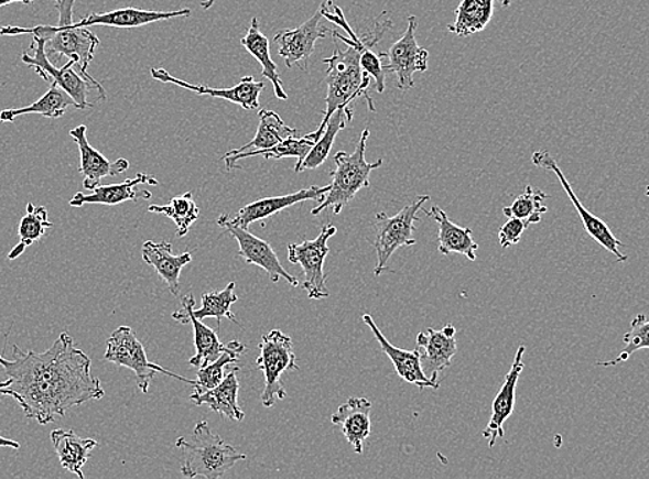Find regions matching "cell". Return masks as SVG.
Instances as JSON below:
<instances>
[{
    "mask_svg": "<svg viewBox=\"0 0 649 479\" xmlns=\"http://www.w3.org/2000/svg\"><path fill=\"white\" fill-rule=\"evenodd\" d=\"M336 232L335 226L322 227L320 236L314 241L289 244L288 260L292 264L302 266L304 272L303 290L307 292L311 301H322V298L329 297L324 263L329 253L328 241L336 236Z\"/></svg>",
    "mask_w": 649,
    "mask_h": 479,
    "instance_id": "10",
    "label": "cell"
},
{
    "mask_svg": "<svg viewBox=\"0 0 649 479\" xmlns=\"http://www.w3.org/2000/svg\"><path fill=\"white\" fill-rule=\"evenodd\" d=\"M230 350L223 352L216 361L202 367L196 373V384L194 385L195 393H204V391L217 388L225 380V368L227 364L237 362L239 357L245 352V346L239 341H230Z\"/></svg>",
    "mask_w": 649,
    "mask_h": 479,
    "instance_id": "38",
    "label": "cell"
},
{
    "mask_svg": "<svg viewBox=\"0 0 649 479\" xmlns=\"http://www.w3.org/2000/svg\"><path fill=\"white\" fill-rule=\"evenodd\" d=\"M532 163L534 166L544 168V171L555 173V176L559 177L566 195H569L571 203L574 204L577 215H580L583 227H585L588 236H591L594 241L602 244L605 250H608L609 253H613L618 263H625L629 258L620 252V248H624V243L614 236V232L610 231L607 222L598 219V217L594 216L592 211H588L585 206H583L580 198L576 197L574 188L571 187L569 179L564 176L563 171H561L552 154L547 150H539L532 155Z\"/></svg>",
    "mask_w": 649,
    "mask_h": 479,
    "instance_id": "12",
    "label": "cell"
},
{
    "mask_svg": "<svg viewBox=\"0 0 649 479\" xmlns=\"http://www.w3.org/2000/svg\"><path fill=\"white\" fill-rule=\"evenodd\" d=\"M217 225L221 228H226L227 232L231 233L234 239H237V242L239 243V258L245 259L248 264H255L260 266V269H263L267 274H269L270 280L274 283L285 280L289 285L293 287L299 286L298 277L289 274V272L283 269L280 259H278V255L274 252V249L271 248L270 243H267L263 239L255 237L253 233L249 232L248 228L232 225L230 217L227 215L220 216V219L217 220Z\"/></svg>",
    "mask_w": 649,
    "mask_h": 479,
    "instance_id": "13",
    "label": "cell"
},
{
    "mask_svg": "<svg viewBox=\"0 0 649 479\" xmlns=\"http://www.w3.org/2000/svg\"><path fill=\"white\" fill-rule=\"evenodd\" d=\"M523 353H526V347H518L515 362H512L498 395L495 396L493 415H490L488 426L483 433V437L488 439L489 448H494L496 440L505 437V423L515 411L517 383L523 369Z\"/></svg>",
    "mask_w": 649,
    "mask_h": 479,
    "instance_id": "21",
    "label": "cell"
},
{
    "mask_svg": "<svg viewBox=\"0 0 649 479\" xmlns=\"http://www.w3.org/2000/svg\"><path fill=\"white\" fill-rule=\"evenodd\" d=\"M238 370L239 368H232L231 372L215 389L204 391V393H195L194 391L190 395V400L196 406L207 405L213 412L241 423L245 418V413L238 405Z\"/></svg>",
    "mask_w": 649,
    "mask_h": 479,
    "instance_id": "26",
    "label": "cell"
},
{
    "mask_svg": "<svg viewBox=\"0 0 649 479\" xmlns=\"http://www.w3.org/2000/svg\"><path fill=\"white\" fill-rule=\"evenodd\" d=\"M0 448L20 449V444L15 443V440H13V439H8V438L2 437V435H0Z\"/></svg>",
    "mask_w": 649,
    "mask_h": 479,
    "instance_id": "43",
    "label": "cell"
},
{
    "mask_svg": "<svg viewBox=\"0 0 649 479\" xmlns=\"http://www.w3.org/2000/svg\"><path fill=\"white\" fill-rule=\"evenodd\" d=\"M315 140L311 139L310 135H304L302 139L289 138L281 141L280 144L272 146V149L260 150V151H248L242 154L223 156V161L226 162L227 171L231 172L234 168H242L237 165L238 161L248 160V157L263 155L266 160H283V157H298L296 167L294 172L300 173V166L307 157L309 152L313 149Z\"/></svg>",
    "mask_w": 649,
    "mask_h": 479,
    "instance_id": "32",
    "label": "cell"
},
{
    "mask_svg": "<svg viewBox=\"0 0 649 479\" xmlns=\"http://www.w3.org/2000/svg\"><path fill=\"white\" fill-rule=\"evenodd\" d=\"M190 9L177 10V12H152V10L125 8L108 13L87 14L75 25L85 26V29L93 25L113 26V29H139V26L156 23V21L190 18Z\"/></svg>",
    "mask_w": 649,
    "mask_h": 479,
    "instance_id": "23",
    "label": "cell"
},
{
    "mask_svg": "<svg viewBox=\"0 0 649 479\" xmlns=\"http://www.w3.org/2000/svg\"><path fill=\"white\" fill-rule=\"evenodd\" d=\"M172 243L147 241L143 244V259L147 264L154 266L156 274L166 283L173 296H179L180 274L185 265L193 261L191 253L174 255Z\"/></svg>",
    "mask_w": 649,
    "mask_h": 479,
    "instance_id": "25",
    "label": "cell"
},
{
    "mask_svg": "<svg viewBox=\"0 0 649 479\" xmlns=\"http://www.w3.org/2000/svg\"><path fill=\"white\" fill-rule=\"evenodd\" d=\"M386 53H375L374 47H367L361 54V67L370 78L375 79L376 91L383 92L386 89V70L380 58H385Z\"/></svg>",
    "mask_w": 649,
    "mask_h": 479,
    "instance_id": "41",
    "label": "cell"
},
{
    "mask_svg": "<svg viewBox=\"0 0 649 479\" xmlns=\"http://www.w3.org/2000/svg\"><path fill=\"white\" fill-rule=\"evenodd\" d=\"M363 320L369 326V329L372 330L375 339L378 340L380 348L383 350L386 356L391 359L398 375H400L402 380H405L409 384L417 385L419 390L440 389V383H437V381L431 380L423 372L422 363H420V353L417 348H414L413 351H407L392 346L391 342L386 339V336L381 334L378 326H376L374 318L370 317V314H365Z\"/></svg>",
    "mask_w": 649,
    "mask_h": 479,
    "instance_id": "22",
    "label": "cell"
},
{
    "mask_svg": "<svg viewBox=\"0 0 649 479\" xmlns=\"http://www.w3.org/2000/svg\"><path fill=\"white\" fill-rule=\"evenodd\" d=\"M238 302L236 293V282H230L226 290L221 292H207L202 296V307L194 309V315L198 319L216 318L217 325L220 326L221 318L230 319L238 325L236 315L231 313V306Z\"/></svg>",
    "mask_w": 649,
    "mask_h": 479,
    "instance_id": "37",
    "label": "cell"
},
{
    "mask_svg": "<svg viewBox=\"0 0 649 479\" xmlns=\"http://www.w3.org/2000/svg\"><path fill=\"white\" fill-rule=\"evenodd\" d=\"M495 0H462L455 10L456 20L448 31L461 37L477 34L487 29L495 10ZM501 8H509L511 0H499Z\"/></svg>",
    "mask_w": 649,
    "mask_h": 479,
    "instance_id": "29",
    "label": "cell"
},
{
    "mask_svg": "<svg viewBox=\"0 0 649 479\" xmlns=\"http://www.w3.org/2000/svg\"><path fill=\"white\" fill-rule=\"evenodd\" d=\"M215 4V0H205V2L201 3L202 9L207 10L210 9Z\"/></svg>",
    "mask_w": 649,
    "mask_h": 479,
    "instance_id": "45",
    "label": "cell"
},
{
    "mask_svg": "<svg viewBox=\"0 0 649 479\" xmlns=\"http://www.w3.org/2000/svg\"><path fill=\"white\" fill-rule=\"evenodd\" d=\"M182 304L183 308L180 309V312L174 313L172 317L180 324H191L194 326L196 353L190 359L188 363L191 367L195 368L206 367V364L216 361L223 352L230 350L231 342H228V345L221 342L215 330L207 328L205 324H202L201 319L195 317L193 313L195 306V297L193 293L185 295Z\"/></svg>",
    "mask_w": 649,
    "mask_h": 479,
    "instance_id": "18",
    "label": "cell"
},
{
    "mask_svg": "<svg viewBox=\"0 0 649 479\" xmlns=\"http://www.w3.org/2000/svg\"><path fill=\"white\" fill-rule=\"evenodd\" d=\"M54 450L65 470L75 473L80 479L85 478L82 468L90 459L91 451L98 446L97 440L80 438L73 429H54L51 435Z\"/></svg>",
    "mask_w": 649,
    "mask_h": 479,
    "instance_id": "28",
    "label": "cell"
},
{
    "mask_svg": "<svg viewBox=\"0 0 649 479\" xmlns=\"http://www.w3.org/2000/svg\"><path fill=\"white\" fill-rule=\"evenodd\" d=\"M428 200H430L429 195H420L396 216H387L383 211L376 215L374 242L376 254H378V264L375 266L376 276L387 270V263L398 249L413 247L417 243V239L413 238V232L417 230L414 222L420 221L418 211Z\"/></svg>",
    "mask_w": 649,
    "mask_h": 479,
    "instance_id": "8",
    "label": "cell"
},
{
    "mask_svg": "<svg viewBox=\"0 0 649 479\" xmlns=\"http://www.w3.org/2000/svg\"><path fill=\"white\" fill-rule=\"evenodd\" d=\"M151 76L162 84L176 85L194 91L198 96H210L215 99L231 101L248 111L259 110L260 95L264 90L263 81H256L253 76H245L238 85L230 87V89H215V87L188 84V81L177 79L176 76L169 74L163 68H152Z\"/></svg>",
    "mask_w": 649,
    "mask_h": 479,
    "instance_id": "15",
    "label": "cell"
},
{
    "mask_svg": "<svg viewBox=\"0 0 649 479\" xmlns=\"http://www.w3.org/2000/svg\"><path fill=\"white\" fill-rule=\"evenodd\" d=\"M149 211L172 219L177 227L179 238L187 236L191 226L199 219V208L195 204L193 193L180 195L166 205H151Z\"/></svg>",
    "mask_w": 649,
    "mask_h": 479,
    "instance_id": "36",
    "label": "cell"
},
{
    "mask_svg": "<svg viewBox=\"0 0 649 479\" xmlns=\"http://www.w3.org/2000/svg\"><path fill=\"white\" fill-rule=\"evenodd\" d=\"M23 2L25 4H31L32 2H36V0H0V8L8 7V4Z\"/></svg>",
    "mask_w": 649,
    "mask_h": 479,
    "instance_id": "44",
    "label": "cell"
},
{
    "mask_svg": "<svg viewBox=\"0 0 649 479\" xmlns=\"http://www.w3.org/2000/svg\"><path fill=\"white\" fill-rule=\"evenodd\" d=\"M259 121L258 133H256L253 140L242 145L241 149L227 152L226 156L238 155L248 151L272 149L283 140L296 138L298 130L286 127L285 122L274 111L261 110Z\"/></svg>",
    "mask_w": 649,
    "mask_h": 479,
    "instance_id": "31",
    "label": "cell"
},
{
    "mask_svg": "<svg viewBox=\"0 0 649 479\" xmlns=\"http://www.w3.org/2000/svg\"><path fill=\"white\" fill-rule=\"evenodd\" d=\"M455 336L456 328L451 324L446 325L443 330L429 328L418 335L417 350L420 353L423 372L431 380L437 381V383H440V373L451 367L452 358L456 356L457 342Z\"/></svg>",
    "mask_w": 649,
    "mask_h": 479,
    "instance_id": "16",
    "label": "cell"
},
{
    "mask_svg": "<svg viewBox=\"0 0 649 479\" xmlns=\"http://www.w3.org/2000/svg\"><path fill=\"white\" fill-rule=\"evenodd\" d=\"M528 227L529 225L526 220L511 217L509 221L505 222V225L500 227V247L505 249L515 247V244L521 241L522 233L528 230Z\"/></svg>",
    "mask_w": 649,
    "mask_h": 479,
    "instance_id": "42",
    "label": "cell"
},
{
    "mask_svg": "<svg viewBox=\"0 0 649 479\" xmlns=\"http://www.w3.org/2000/svg\"><path fill=\"white\" fill-rule=\"evenodd\" d=\"M353 110L348 107H342L336 110L334 116L331 117L328 123H326L324 133L316 140L313 149L309 152L300 172L310 171V168H318L322 163L328 160L336 135L339 134L340 130L347 128V123L353 121Z\"/></svg>",
    "mask_w": 649,
    "mask_h": 479,
    "instance_id": "34",
    "label": "cell"
},
{
    "mask_svg": "<svg viewBox=\"0 0 649 479\" xmlns=\"http://www.w3.org/2000/svg\"><path fill=\"white\" fill-rule=\"evenodd\" d=\"M106 359L119 368L133 370L136 378H138L139 389L144 394L149 393L151 380L156 373L171 375V378L184 381L193 388L196 384L195 380L185 379L183 375L169 372L161 364L150 362L143 342L138 339L136 331L130 326H119L117 330L112 331L110 339L107 340Z\"/></svg>",
    "mask_w": 649,
    "mask_h": 479,
    "instance_id": "6",
    "label": "cell"
},
{
    "mask_svg": "<svg viewBox=\"0 0 649 479\" xmlns=\"http://www.w3.org/2000/svg\"><path fill=\"white\" fill-rule=\"evenodd\" d=\"M76 0H56V9L60 13L57 26L37 25L25 29V26H3L0 35H34L45 41L46 56L51 62L56 58L58 62L62 57L73 59L78 73L93 85L102 87L93 76L87 73L93 57H95L100 40L95 32L85 26H78L74 23V4Z\"/></svg>",
    "mask_w": 649,
    "mask_h": 479,
    "instance_id": "3",
    "label": "cell"
},
{
    "mask_svg": "<svg viewBox=\"0 0 649 479\" xmlns=\"http://www.w3.org/2000/svg\"><path fill=\"white\" fill-rule=\"evenodd\" d=\"M429 217L439 222V252L441 254L459 253L470 261H476L478 244L474 242L472 228L456 226L437 205L424 210Z\"/></svg>",
    "mask_w": 649,
    "mask_h": 479,
    "instance_id": "27",
    "label": "cell"
},
{
    "mask_svg": "<svg viewBox=\"0 0 649 479\" xmlns=\"http://www.w3.org/2000/svg\"><path fill=\"white\" fill-rule=\"evenodd\" d=\"M0 367L7 375L0 381V395L12 396L25 416L42 426L106 395L100 379L91 374V359L67 331L45 352L13 346V357L0 356Z\"/></svg>",
    "mask_w": 649,
    "mask_h": 479,
    "instance_id": "1",
    "label": "cell"
},
{
    "mask_svg": "<svg viewBox=\"0 0 649 479\" xmlns=\"http://www.w3.org/2000/svg\"><path fill=\"white\" fill-rule=\"evenodd\" d=\"M646 194H647V197H649V187L647 188V193Z\"/></svg>",
    "mask_w": 649,
    "mask_h": 479,
    "instance_id": "46",
    "label": "cell"
},
{
    "mask_svg": "<svg viewBox=\"0 0 649 479\" xmlns=\"http://www.w3.org/2000/svg\"><path fill=\"white\" fill-rule=\"evenodd\" d=\"M624 341L625 348L618 358L610 359V361L597 362V367H615V364L626 362L637 351L649 350V320L646 315L640 314L632 319L631 329L629 334L625 335Z\"/></svg>",
    "mask_w": 649,
    "mask_h": 479,
    "instance_id": "40",
    "label": "cell"
},
{
    "mask_svg": "<svg viewBox=\"0 0 649 479\" xmlns=\"http://www.w3.org/2000/svg\"><path fill=\"white\" fill-rule=\"evenodd\" d=\"M139 184L158 185V179L150 176V174L139 173L134 178L125 179L121 184H100L89 195L82 193L75 194L69 205L74 206V208H82V206L87 204L116 206L128 203V200L138 203V200L151 199L152 194L150 190L136 189Z\"/></svg>",
    "mask_w": 649,
    "mask_h": 479,
    "instance_id": "20",
    "label": "cell"
},
{
    "mask_svg": "<svg viewBox=\"0 0 649 479\" xmlns=\"http://www.w3.org/2000/svg\"><path fill=\"white\" fill-rule=\"evenodd\" d=\"M321 12L324 18L332 23L343 26L348 36H343L339 32L331 31V35L346 43V51H342L339 45L335 46L334 56L324 59L328 65L326 70V85H328V95L325 97L326 110L318 129L310 133V138L318 140L324 133L326 123H328L336 110L342 107H348L358 97H364L369 102V110L375 112L372 97L369 96L370 76L361 67V54L367 47H376L385 36L386 32L391 29L390 20L375 21L372 29L367 34L358 37L351 26L348 25L342 9L336 7L332 0L321 4Z\"/></svg>",
    "mask_w": 649,
    "mask_h": 479,
    "instance_id": "2",
    "label": "cell"
},
{
    "mask_svg": "<svg viewBox=\"0 0 649 479\" xmlns=\"http://www.w3.org/2000/svg\"><path fill=\"white\" fill-rule=\"evenodd\" d=\"M31 48L34 51V56L24 53L21 56L23 63L29 65L30 68L35 69V73L41 75L43 79L52 81V85H57L65 92H68L71 99L75 102L76 110H86L87 107H93L87 101V95H90L89 91L91 89L100 90L106 96L104 87L93 85L91 81L85 79L79 73H76L75 62L73 59H68L67 64L63 65V68L54 67L51 59L46 56L45 41L42 37L34 36Z\"/></svg>",
    "mask_w": 649,
    "mask_h": 479,
    "instance_id": "9",
    "label": "cell"
},
{
    "mask_svg": "<svg viewBox=\"0 0 649 479\" xmlns=\"http://www.w3.org/2000/svg\"><path fill=\"white\" fill-rule=\"evenodd\" d=\"M331 184L325 187H310L298 190V193L282 195V197H272L256 200V203L244 206L237 216L231 220L232 225L248 228L252 222L264 220L267 217L278 214V211L291 208L293 205L305 203V200H315L321 204L329 193Z\"/></svg>",
    "mask_w": 649,
    "mask_h": 479,
    "instance_id": "19",
    "label": "cell"
},
{
    "mask_svg": "<svg viewBox=\"0 0 649 479\" xmlns=\"http://www.w3.org/2000/svg\"><path fill=\"white\" fill-rule=\"evenodd\" d=\"M370 411L372 402L367 399H350L340 405L331 418L332 424L342 427L343 435L358 455L363 454L365 440L372 429Z\"/></svg>",
    "mask_w": 649,
    "mask_h": 479,
    "instance_id": "24",
    "label": "cell"
},
{
    "mask_svg": "<svg viewBox=\"0 0 649 479\" xmlns=\"http://www.w3.org/2000/svg\"><path fill=\"white\" fill-rule=\"evenodd\" d=\"M321 9L313 18L305 21L294 30H283L278 32L274 42L278 45V54L285 59L288 68L299 65L303 70L307 69L311 54L315 51V43L318 40H325L331 34L328 29L321 26Z\"/></svg>",
    "mask_w": 649,
    "mask_h": 479,
    "instance_id": "14",
    "label": "cell"
},
{
    "mask_svg": "<svg viewBox=\"0 0 649 479\" xmlns=\"http://www.w3.org/2000/svg\"><path fill=\"white\" fill-rule=\"evenodd\" d=\"M48 228H53V225L47 219V209L45 206L26 205V215L21 219L19 226L20 242L9 253V259H19L25 252L26 248L41 241L46 236Z\"/></svg>",
    "mask_w": 649,
    "mask_h": 479,
    "instance_id": "35",
    "label": "cell"
},
{
    "mask_svg": "<svg viewBox=\"0 0 649 479\" xmlns=\"http://www.w3.org/2000/svg\"><path fill=\"white\" fill-rule=\"evenodd\" d=\"M71 106L75 107V102L71 99L68 92H65L57 85H52L51 89L34 105L0 112V122H14L19 117L31 116V113H40L45 118L57 119L64 117Z\"/></svg>",
    "mask_w": 649,
    "mask_h": 479,
    "instance_id": "33",
    "label": "cell"
},
{
    "mask_svg": "<svg viewBox=\"0 0 649 479\" xmlns=\"http://www.w3.org/2000/svg\"><path fill=\"white\" fill-rule=\"evenodd\" d=\"M69 135L76 145H78L80 152L79 173L84 174L85 189H96L101 184L102 178L118 176V174L128 171L130 163L125 157H119L116 162H111L100 151L93 149L89 140H87V128L85 124L69 130Z\"/></svg>",
    "mask_w": 649,
    "mask_h": 479,
    "instance_id": "17",
    "label": "cell"
},
{
    "mask_svg": "<svg viewBox=\"0 0 649 479\" xmlns=\"http://www.w3.org/2000/svg\"><path fill=\"white\" fill-rule=\"evenodd\" d=\"M549 195L540 189H533L531 185H527L526 193L521 194L512 205L504 209L505 216L516 217V219L526 220L529 226L538 225L542 221V215L548 214V206L543 205V200L548 199Z\"/></svg>",
    "mask_w": 649,
    "mask_h": 479,
    "instance_id": "39",
    "label": "cell"
},
{
    "mask_svg": "<svg viewBox=\"0 0 649 479\" xmlns=\"http://www.w3.org/2000/svg\"><path fill=\"white\" fill-rule=\"evenodd\" d=\"M369 135V129H365L353 154H347L345 151L337 152L335 155L336 168L331 172L329 193L316 208L311 210V215L318 216L329 208L332 214L340 215L343 208L351 203L358 190L369 187L370 173L383 165L381 160L369 163L365 157Z\"/></svg>",
    "mask_w": 649,
    "mask_h": 479,
    "instance_id": "5",
    "label": "cell"
},
{
    "mask_svg": "<svg viewBox=\"0 0 649 479\" xmlns=\"http://www.w3.org/2000/svg\"><path fill=\"white\" fill-rule=\"evenodd\" d=\"M260 356L256 359V367L264 373V389L261 402L266 407H272L278 401L286 399L281 375L286 370L299 369L296 356L293 352L291 337L281 330H271L260 342Z\"/></svg>",
    "mask_w": 649,
    "mask_h": 479,
    "instance_id": "7",
    "label": "cell"
},
{
    "mask_svg": "<svg viewBox=\"0 0 649 479\" xmlns=\"http://www.w3.org/2000/svg\"><path fill=\"white\" fill-rule=\"evenodd\" d=\"M417 30V15H409L405 34L390 47L385 57L387 58V63L383 64L386 73L397 76L398 89L402 91L413 89V75L423 74L429 68V52L419 46Z\"/></svg>",
    "mask_w": 649,
    "mask_h": 479,
    "instance_id": "11",
    "label": "cell"
},
{
    "mask_svg": "<svg viewBox=\"0 0 649 479\" xmlns=\"http://www.w3.org/2000/svg\"><path fill=\"white\" fill-rule=\"evenodd\" d=\"M241 45L258 59L263 67V76L269 79L274 86V92L277 99L288 100L285 89H283L280 74H278V65L272 62L270 54V42L263 32L260 31V24L258 19H252L247 35L241 40Z\"/></svg>",
    "mask_w": 649,
    "mask_h": 479,
    "instance_id": "30",
    "label": "cell"
},
{
    "mask_svg": "<svg viewBox=\"0 0 649 479\" xmlns=\"http://www.w3.org/2000/svg\"><path fill=\"white\" fill-rule=\"evenodd\" d=\"M176 446L183 451L182 473L190 479H219L238 461L248 459L213 433L206 422L196 424L193 439L179 438Z\"/></svg>",
    "mask_w": 649,
    "mask_h": 479,
    "instance_id": "4",
    "label": "cell"
}]
</instances>
